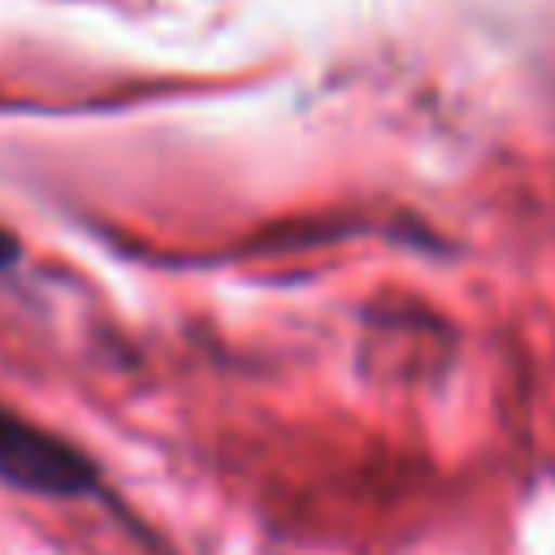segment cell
Wrapping results in <instances>:
<instances>
[{
  "instance_id": "1",
  "label": "cell",
  "mask_w": 555,
  "mask_h": 555,
  "mask_svg": "<svg viewBox=\"0 0 555 555\" xmlns=\"http://www.w3.org/2000/svg\"><path fill=\"white\" fill-rule=\"evenodd\" d=\"M0 481L48 499H78L95 490V464L65 438L0 408Z\"/></svg>"
},
{
  "instance_id": "2",
  "label": "cell",
  "mask_w": 555,
  "mask_h": 555,
  "mask_svg": "<svg viewBox=\"0 0 555 555\" xmlns=\"http://www.w3.org/2000/svg\"><path fill=\"white\" fill-rule=\"evenodd\" d=\"M9 264H17V238L9 230H0V269H9Z\"/></svg>"
}]
</instances>
